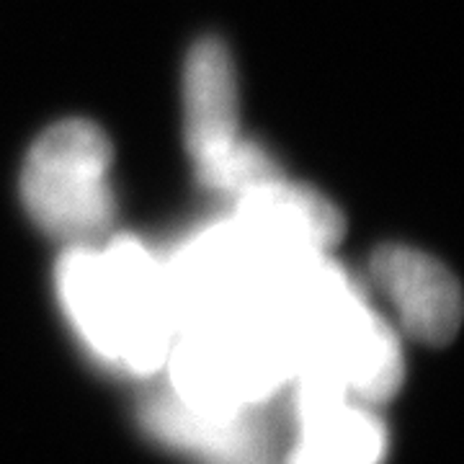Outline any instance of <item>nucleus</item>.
Listing matches in <instances>:
<instances>
[{
	"label": "nucleus",
	"instance_id": "nucleus-1",
	"mask_svg": "<svg viewBox=\"0 0 464 464\" xmlns=\"http://www.w3.org/2000/svg\"><path fill=\"white\" fill-rule=\"evenodd\" d=\"M57 295L67 325L103 372L137 382L160 377L181 315L166 264L142 243L119 235L106 248H67Z\"/></svg>",
	"mask_w": 464,
	"mask_h": 464
},
{
	"label": "nucleus",
	"instance_id": "nucleus-2",
	"mask_svg": "<svg viewBox=\"0 0 464 464\" xmlns=\"http://www.w3.org/2000/svg\"><path fill=\"white\" fill-rule=\"evenodd\" d=\"M114 148L99 124L65 119L36 137L21 173L34 225L65 248L99 246L114 225Z\"/></svg>",
	"mask_w": 464,
	"mask_h": 464
},
{
	"label": "nucleus",
	"instance_id": "nucleus-3",
	"mask_svg": "<svg viewBox=\"0 0 464 464\" xmlns=\"http://www.w3.org/2000/svg\"><path fill=\"white\" fill-rule=\"evenodd\" d=\"M286 400V444L279 464H384L390 429L372 405L317 384H292Z\"/></svg>",
	"mask_w": 464,
	"mask_h": 464
},
{
	"label": "nucleus",
	"instance_id": "nucleus-4",
	"mask_svg": "<svg viewBox=\"0 0 464 464\" xmlns=\"http://www.w3.org/2000/svg\"><path fill=\"white\" fill-rule=\"evenodd\" d=\"M140 423L155 444L194 464H274L279 457V429L271 411H199L155 387L140 405Z\"/></svg>",
	"mask_w": 464,
	"mask_h": 464
},
{
	"label": "nucleus",
	"instance_id": "nucleus-5",
	"mask_svg": "<svg viewBox=\"0 0 464 464\" xmlns=\"http://www.w3.org/2000/svg\"><path fill=\"white\" fill-rule=\"evenodd\" d=\"M235 225L279 264L328 256L346 230V219L328 197L286 181L282 173L237 197Z\"/></svg>",
	"mask_w": 464,
	"mask_h": 464
},
{
	"label": "nucleus",
	"instance_id": "nucleus-6",
	"mask_svg": "<svg viewBox=\"0 0 464 464\" xmlns=\"http://www.w3.org/2000/svg\"><path fill=\"white\" fill-rule=\"evenodd\" d=\"M369 276L400 335L426 346H447L462 328L459 282L429 253L411 246H382L369 261Z\"/></svg>",
	"mask_w": 464,
	"mask_h": 464
},
{
	"label": "nucleus",
	"instance_id": "nucleus-7",
	"mask_svg": "<svg viewBox=\"0 0 464 464\" xmlns=\"http://www.w3.org/2000/svg\"><path fill=\"white\" fill-rule=\"evenodd\" d=\"M237 103V75L230 50L215 36L199 39L183 70L186 148L197 163V173L222 163L243 142Z\"/></svg>",
	"mask_w": 464,
	"mask_h": 464
}]
</instances>
